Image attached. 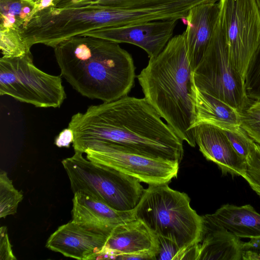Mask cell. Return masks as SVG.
<instances>
[{"mask_svg": "<svg viewBox=\"0 0 260 260\" xmlns=\"http://www.w3.org/2000/svg\"><path fill=\"white\" fill-rule=\"evenodd\" d=\"M74 194L72 220L94 232L109 236L115 226L135 218L134 209L120 211L83 192Z\"/></svg>", "mask_w": 260, "mask_h": 260, "instance_id": "14", "label": "cell"}, {"mask_svg": "<svg viewBox=\"0 0 260 260\" xmlns=\"http://www.w3.org/2000/svg\"><path fill=\"white\" fill-rule=\"evenodd\" d=\"M61 161L74 193L83 192L120 211L133 210L145 189L137 178L111 168L93 162L82 152Z\"/></svg>", "mask_w": 260, "mask_h": 260, "instance_id": "5", "label": "cell"}, {"mask_svg": "<svg viewBox=\"0 0 260 260\" xmlns=\"http://www.w3.org/2000/svg\"><path fill=\"white\" fill-rule=\"evenodd\" d=\"M256 2L258 6V7L259 8V10H260V0H256Z\"/></svg>", "mask_w": 260, "mask_h": 260, "instance_id": "31", "label": "cell"}, {"mask_svg": "<svg viewBox=\"0 0 260 260\" xmlns=\"http://www.w3.org/2000/svg\"><path fill=\"white\" fill-rule=\"evenodd\" d=\"M23 199V194L16 189L6 172L0 173V217L5 218L17 212L19 203Z\"/></svg>", "mask_w": 260, "mask_h": 260, "instance_id": "21", "label": "cell"}, {"mask_svg": "<svg viewBox=\"0 0 260 260\" xmlns=\"http://www.w3.org/2000/svg\"><path fill=\"white\" fill-rule=\"evenodd\" d=\"M218 24L235 69L245 80L260 43V10L256 0H219Z\"/></svg>", "mask_w": 260, "mask_h": 260, "instance_id": "8", "label": "cell"}, {"mask_svg": "<svg viewBox=\"0 0 260 260\" xmlns=\"http://www.w3.org/2000/svg\"><path fill=\"white\" fill-rule=\"evenodd\" d=\"M192 96L194 119L193 128L200 123L221 128L240 125V112L224 102L199 90L193 84Z\"/></svg>", "mask_w": 260, "mask_h": 260, "instance_id": "18", "label": "cell"}, {"mask_svg": "<svg viewBox=\"0 0 260 260\" xmlns=\"http://www.w3.org/2000/svg\"><path fill=\"white\" fill-rule=\"evenodd\" d=\"M246 92L252 101H260V43L248 66L245 77Z\"/></svg>", "mask_w": 260, "mask_h": 260, "instance_id": "22", "label": "cell"}, {"mask_svg": "<svg viewBox=\"0 0 260 260\" xmlns=\"http://www.w3.org/2000/svg\"><path fill=\"white\" fill-rule=\"evenodd\" d=\"M0 259H16L13 253L6 226H2L0 228Z\"/></svg>", "mask_w": 260, "mask_h": 260, "instance_id": "27", "label": "cell"}, {"mask_svg": "<svg viewBox=\"0 0 260 260\" xmlns=\"http://www.w3.org/2000/svg\"><path fill=\"white\" fill-rule=\"evenodd\" d=\"M242 260H260V238L243 242Z\"/></svg>", "mask_w": 260, "mask_h": 260, "instance_id": "28", "label": "cell"}, {"mask_svg": "<svg viewBox=\"0 0 260 260\" xmlns=\"http://www.w3.org/2000/svg\"><path fill=\"white\" fill-rule=\"evenodd\" d=\"M193 131L200 151L207 160L217 165L223 175L244 176L246 160L235 150L221 128L200 123L193 128Z\"/></svg>", "mask_w": 260, "mask_h": 260, "instance_id": "13", "label": "cell"}, {"mask_svg": "<svg viewBox=\"0 0 260 260\" xmlns=\"http://www.w3.org/2000/svg\"><path fill=\"white\" fill-rule=\"evenodd\" d=\"M74 140V134L73 131L68 127L61 131L56 137L54 144L58 147L69 148Z\"/></svg>", "mask_w": 260, "mask_h": 260, "instance_id": "29", "label": "cell"}, {"mask_svg": "<svg viewBox=\"0 0 260 260\" xmlns=\"http://www.w3.org/2000/svg\"><path fill=\"white\" fill-rule=\"evenodd\" d=\"M243 242L226 229L202 221L195 260H242Z\"/></svg>", "mask_w": 260, "mask_h": 260, "instance_id": "16", "label": "cell"}, {"mask_svg": "<svg viewBox=\"0 0 260 260\" xmlns=\"http://www.w3.org/2000/svg\"><path fill=\"white\" fill-rule=\"evenodd\" d=\"M178 20L148 22L103 28L82 35L117 43H129L143 49L149 58L157 56L173 37Z\"/></svg>", "mask_w": 260, "mask_h": 260, "instance_id": "11", "label": "cell"}, {"mask_svg": "<svg viewBox=\"0 0 260 260\" xmlns=\"http://www.w3.org/2000/svg\"><path fill=\"white\" fill-rule=\"evenodd\" d=\"M240 114V125L253 141L260 145V110L249 105Z\"/></svg>", "mask_w": 260, "mask_h": 260, "instance_id": "24", "label": "cell"}, {"mask_svg": "<svg viewBox=\"0 0 260 260\" xmlns=\"http://www.w3.org/2000/svg\"><path fill=\"white\" fill-rule=\"evenodd\" d=\"M218 2L202 3L192 7L183 19L187 57L192 72L205 52L219 18Z\"/></svg>", "mask_w": 260, "mask_h": 260, "instance_id": "15", "label": "cell"}, {"mask_svg": "<svg viewBox=\"0 0 260 260\" xmlns=\"http://www.w3.org/2000/svg\"><path fill=\"white\" fill-rule=\"evenodd\" d=\"M250 106L255 109L260 110V101L251 100Z\"/></svg>", "mask_w": 260, "mask_h": 260, "instance_id": "30", "label": "cell"}, {"mask_svg": "<svg viewBox=\"0 0 260 260\" xmlns=\"http://www.w3.org/2000/svg\"><path fill=\"white\" fill-rule=\"evenodd\" d=\"M108 237L71 220L59 226L50 236L46 247L66 257L80 260L96 259Z\"/></svg>", "mask_w": 260, "mask_h": 260, "instance_id": "12", "label": "cell"}, {"mask_svg": "<svg viewBox=\"0 0 260 260\" xmlns=\"http://www.w3.org/2000/svg\"><path fill=\"white\" fill-rule=\"evenodd\" d=\"M82 152L93 162L114 169L148 185L169 183L177 177L179 161L143 155L113 143L91 141Z\"/></svg>", "mask_w": 260, "mask_h": 260, "instance_id": "9", "label": "cell"}, {"mask_svg": "<svg viewBox=\"0 0 260 260\" xmlns=\"http://www.w3.org/2000/svg\"><path fill=\"white\" fill-rule=\"evenodd\" d=\"M144 98L126 95L73 115L74 151L83 153L93 141L113 143L151 157L177 160L183 156V141Z\"/></svg>", "mask_w": 260, "mask_h": 260, "instance_id": "1", "label": "cell"}, {"mask_svg": "<svg viewBox=\"0 0 260 260\" xmlns=\"http://www.w3.org/2000/svg\"><path fill=\"white\" fill-rule=\"evenodd\" d=\"M221 129L235 150L246 160L253 140L241 125Z\"/></svg>", "mask_w": 260, "mask_h": 260, "instance_id": "23", "label": "cell"}, {"mask_svg": "<svg viewBox=\"0 0 260 260\" xmlns=\"http://www.w3.org/2000/svg\"><path fill=\"white\" fill-rule=\"evenodd\" d=\"M61 75H52L33 63L30 51L0 59V94L39 108H59L66 99Z\"/></svg>", "mask_w": 260, "mask_h": 260, "instance_id": "6", "label": "cell"}, {"mask_svg": "<svg viewBox=\"0 0 260 260\" xmlns=\"http://www.w3.org/2000/svg\"><path fill=\"white\" fill-rule=\"evenodd\" d=\"M192 78L199 90L224 102L239 112L250 104L245 80L229 57L218 20L205 52L192 72Z\"/></svg>", "mask_w": 260, "mask_h": 260, "instance_id": "7", "label": "cell"}, {"mask_svg": "<svg viewBox=\"0 0 260 260\" xmlns=\"http://www.w3.org/2000/svg\"><path fill=\"white\" fill-rule=\"evenodd\" d=\"M31 1L34 2V1H35V0H31ZM62 1H63V0H57V5H58L60 2H61ZM56 6H57V5H56Z\"/></svg>", "mask_w": 260, "mask_h": 260, "instance_id": "32", "label": "cell"}, {"mask_svg": "<svg viewBox=\"0 0 260 260\" xmlns=\"http://www.w3.org/2000/svg\"><path fill=\"white\" fill-rule=\"evenodd\" d=\"M0 28V49L2 57H18L30 51L20 29L11 27Z\"/></svg>", "mask_w": 260, "mask_h": 260, "instance_id": "20", "label": "cell"}, {"mask_svg": "<svg viewBox=\"0 0 260 260\" xmlns=\"http://www.w3.org/2000/svg\"><path fill=\"white\" fill-rule=\"evenodd\" d=\"M158 250L156 259L179 260L184 259L182 251L173 241L165 238L157 236Z\"/></svg>", "mask_w": 260, "mask_h": 260, "instance_id": "25", "label": "cell"}, {"mask_svg": "<svg viewBox=\"0 0 260 260\" xmlns=\"http://www.w3.org/2000/svg\"><path fill=\"white\" fill-rule=\"evenodd\" d=\"M35 4L31 0H0V28L20 29L34 15Z\"/></svg>", "mask_w": 260, "mask_h": 260, "instance_id": "19", "label": "cell"}, {"mask_svg": "<svg viewBox=\"0 0 260 260\" xmlns=\"http://www.w3.org/2000/svg\"><path fill=\"white\" fill-rule=\"evenodd\" d=\"M53 49L60 75L84 96L109 102L127 95L134 86L133 57L117 43L78 35Z\"/></svg>", "mask_w": 260, "mask_h": 260, "instance_id": "2", "label": "cell"}, {"mask_svg": "<svg viewBox=\"0 0 260 260\" xmlns=\"http://www.w3.org/2000/svg\"><path fill=\"white\" fill-rule=\"evenodd\" d=\"M90 4L116 8H131L149 5L162 0H85Z\"/></svg>", "mask_w": 260, "mask_h": 260, "instance_id": "26", "label": "cell"}, {"mask_svg": "<svg viewBox=\"0 0 260 260\" xmlns=\"http://www.w3.org/2000/svg\"><path fill=\"white\" fill-rule=\"evenodd\" d=\"M158 250L157 236L134 218L113 229L96 259H156Z\"/></svg>", "mask_w": 260, "mask_h": 260, "instance_id": "10", "label": "cell"}, {"mask_svg": "<svg viewBox=\"0 0 260 260\" xmlns=\"http://www.w3.org/2000/svg\"><path fill=\"white\" fill-rule=\"evenodd\" d=\"M168 184L149 185L134 209L135 217L157 236L175 243L182 251L184 259H194L202 216L191 207L186 193L171 188Z\"/></svg>", "mask_w": 260, "mask_h": 260, "instance_id": "4", "label": "cell"}, {"mask_svg": "<svg viewBox=\"0 0 260 260\" xmlns=\"http://www.w3.org/2000/svg\"><path fill=\"white\" fill-rule=\"evenodd\" d=\"M137 77L146 101L181 140L194 147L193 83L183 33L150 58Z\"/></svg>", "mask_w": 260, "mask_h": 260, "instance_id": "3", "label": "cell"}, {"mask_svg": "<svg viewBox=\"0 0 260 260\" xmlns=\"http://www.w3.org/2000/svg\"><path fill=\"white\" fill-rule=\"evenodd\" d=\"M202 218L203 222L224 228L240 238H260V214L250 205L224 204Z\"/></svg>", "mask_w": 260, "mask_h": 260, "instance_id": "17", "label": "cell"}]
</instances>
